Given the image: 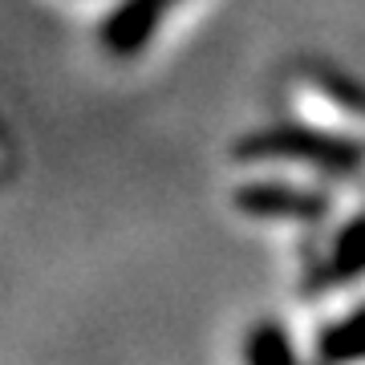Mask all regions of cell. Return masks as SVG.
<instances>
[{
    "instance_id": "cell-1",
    "label": "cell",
    "mask_w": 365,
    "mask_h": 365,
    "mask_svg": "<svg viewBox=\"0 0 365 365\" xmlns=\"http://www.w3.org/2000/svg\"><path fill=\"white\" fill-rule=\"evenodd\" d=\"M240 163H304L313 170L349 179L365 167V143L345 138L317 126H297V122H276L264 130H252L235 143Z\"/></svg>"
},
{
    "instance_id": "cell-3",
    "label": "cell",
    "mask_w": 365,
    "mask_h": 365,
    "mask_svg": "<svg viewBox=\"0 0 365 365\" xmlns=\"http://www.w3.org/2000/svg\"><path fill=\"white\" fill-rule=\"evenodd\" d=\"M163 13H167L163 0H122V4L110 9V16L98 29V37H102V45L114 57H134L146 41L155 37Z\"/></svg>"
},
{
    "instance_id": "cell-4",
    "label": "cell",
    "mask_w": 365,
    "mask_h": 365,
    "mask_svg": "<svg viewBox=\"0 0 365 365\" xmlns=\"http://www.w3.org/2000/svg\"><path fill=\"white\" fill-rule=\"evenodd\" d=\"M365 276V211H357L353 220H345L333 232V244H329V256L321 264V280H333V284H353Z\"/></svg>"
},
{
    "instance_id": "cell-6",
    "label": "cell",
    "mask_w": 365,
    "mask_h": 365,
    "mask_svg": "<svg viewBox=\"0 0 365 365\" xmlns=\"http://www.w3.org/2000/svg\"><path fill=\"white\" fill-rule=\"evenodd\" d=\"M244 361L248 365H300L297 349H292V341H288V333H284L280 321H260V325L248 329Z\"/></svg>"
},
{
    "instance_id": "cell-2",
    "label": "cell",
    "mask_w": 365,
    "mask_h": 365,
    "mask_svg": "<svg viewBox=\"0 0 365 365\" xmlns=\"http://www.w3.org/2000/svg\"><path fill=\"white\" fill-rule=\"evenodd\" d=\"M232 203L240 215L264 223H325L333 211V195L313 191V187H292V182H272V179H252L232 191Z\"/></svg>"
},
{
    "instance_id": "cell-7",
    "label": "cell",
    "mask_w": 365,
    "mask_h": 365,
    "mask_svg": "<svg viewBox=\"0 0 365 365\" xmlns=\"http://www.w3.org/2000/svg\"><path fill=\"white\" fill-rule=\"evenodd\" d=\"M317 90L329 93V98L341 102L345 110H353V114L365 118V90L357 86V81L341 78V73H333V69H317Z\"/></svg>"
},
{
    "instance_id": "cell-8",
    "label": "cell",
    "mask_w": 365,
    "mask_h": 365,
    "mask_svg": "<svg viewBox=\"0 0 365 365\" xmlns=\"http://www.w3.org/2000/svg\"><path fill=\"white\" fill-rule=\"evenodd\" d=\"M163 4H167V9H170V4H175V0H163Z\"/></svg>"
},
{
    "instance_id": "cell-5",
    "label": "cell",
    "mask_w": 365,
    "mask_h": 365,
    "mask_svg": "<svg viewBox=\"0 0 365 365\" xmlns=\"http://www.w3.org/2000/svg\"><path fill=\"white\" fill-rule=\"evenodd\" d=\"M317 357L321 365H357L365 361V304L337 317L333 325L317 333Z\"/></svg>"
}]
</instances>
